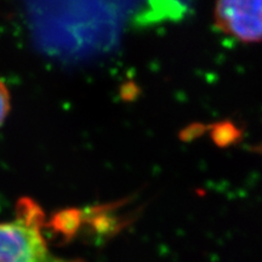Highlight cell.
Listing matches in <instances>:
<instances>
[{
  "mask_svg": "<svg viewBox=\"0 0 262 262\" xmlns=\"http://www.w3.org/2000/svg\"><path fill=\"white\" fill-rule=\"evenodd\" d=\"M41 219L38 206L27 203L21 205L17 217L0 224V262H78L50 253Z\"/></svg>",
  "mask_w": 262,
  "mask_h": 262,
  "instance_id": "obj_1",
  "label": "cell"
},
{
  "mask_svg": "<svg viewBox=\"0 0 262 262\" xmlns=\"http://www.w3.org/2000/svg\"><path fill=\"white\" fill-rule=\"evenodd\" d=\"M215 26L243 42L262 41V0H225L214 10Z\"/></svg>",
  "mask_w": 262,
  "mask_h": 262,
  "instance_id": "obj_2",
  "label": "cell"
},
{
  "mask_svg": "<svg viewBox=\"0 0 262 262\" xmlns=\"http://www.w3.org/2000/svg\"><path fill=\"white\" fill-rule=\"evenodd\" d=\"M10 111V94L6 85L0 79V126L8 117Z\"/></svg>",
  "mask_w": 262,
  "mask_h": 262,
  "instance_id": "obj_3",
  "label": "cell"
}]
</instances>
